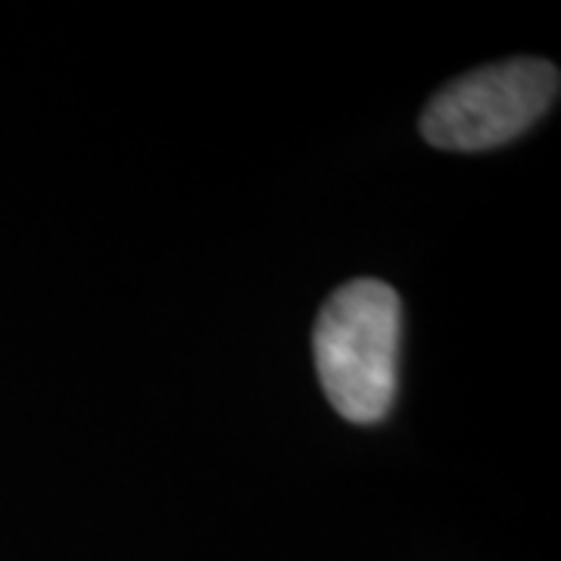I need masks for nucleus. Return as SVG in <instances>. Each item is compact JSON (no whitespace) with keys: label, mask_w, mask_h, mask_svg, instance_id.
<instances>
[{"label":"nucleus","mask_w":561,"mask_h":561,"mask_svg":"<svg viewBox=\"0 0 561 561\" xmlns=\"http://www.w3.org/2000/svg\"><path fill=\"white\" fill-rule=\"evenodd\" d=\"M559 101V69L549 60L515 57L471 69L443 84L421 113V135L437 150H493L540 122Z\"/></svg>","instance_id":"obj_2"},{"label":"nucleus","mask_w":561,"mask_h":561,"mask_svg":"<svg viewBox=\"0 0 561 561\" xmlns=\"http://www.w3.org/2000/svg\"><path fill=\"white\" fill-rule=\"evenodd\" d=\"M402 302L390 284L350 280L321 306L312 353L328 402L353 424H378L397 400Z\"/></svg>","instance_id":"obj_1"}]
</instances>
